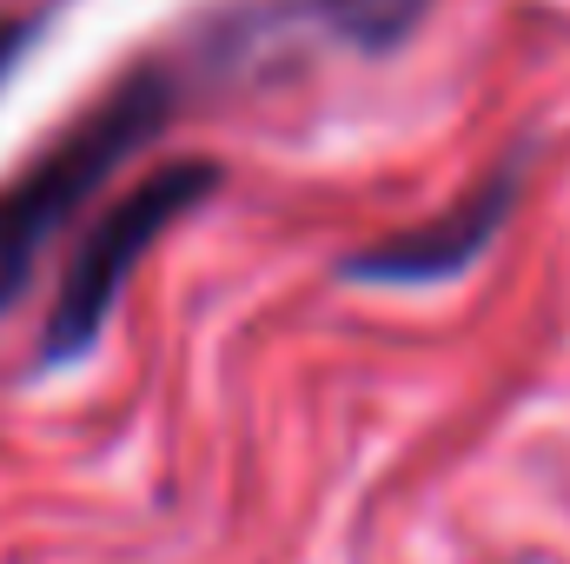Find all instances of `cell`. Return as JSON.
I'll list each match as a JSON object with an SVG mask.
<instances>
[{"mask_svg": "<svg viewBox=\"0 0 570 564\" xmlns=\"http://www.w3.org/2000/svg\"><path fill=\"white\" fill-rule=\"evenodd\" d=\"M518 193H524V153H511L498 173H484L438 220L405 226V233H385L379 246L345 253L338 260V280H352V285H444V280H458V273H471L498 246V233L518 213Z\"/></svg>", "mask_w": 570, "mask_h": 564, "instance_id": "3957f363", "label": "cell"}, {"mask_svg": "<svg viewBox=\"0 0 570 564\" xmlns=\"http://www.w3.org/2000/svg\"><path fill=\"white\" fill-rule=\"evenodd\" d=\"M33 47V20H20V13H0V87H7V74L20 67V54Z\"/></svg>", "mask_w": 570, "mask_h": 564, "instance_id": "5b68a950", "label": "cell"}, {"mask_svg": "<svg viewBox=\"0 0 570 564\" xmlns=\"http://www.w3.org/2000/svg\"><path fill=\"white\" fill-rule=\"evenodd\" d=\"M179 107V80L166 60H146L127 80H114L53 146H40L7 186H0V312L20 305L33 285L47 246L73 226V213L134 159L166 134Z\"/></svg>", "mask_w": 570, "mask_h": 564, "instance_id": "6da1fadb", "label": "cell"}, {"mask_svg": "<svg viewBox=\"0 0 570 564\" xmlns=\"http://www.w3.org/2000/svg\"><path fill=\"white\" fill-rule=\"evenodd\" d=\"M219 159H166V166H153L146 179H134L94 226H87V240L73 246V260H67V273H60V292H53V305H47V325H40V352H33V366L40 372H67V366H80L94 346H100V332H107V319H114V305H120V292L127 280L140 273V260L193 213V206H206L213 193H219Z\"/></svg>", "mask_w": 570, "mask_h": 564, "instance_id": "7a4b0ae2", "label": "cell"}, {"mask_svg": "<svg viewBox=\"0 0 570 564\" xmlns=\"http://www.w3.org/2000/svg\"><path fill=\"white\" fill-rule=\"evenodd\" d=\"M312 7H318V20H325L345 47H358V54H392V47H405L431 13V0H312Z\"/></svg>", "mask_w": 570, "mask_h": 564, "instance_id": "277c9868", "label": "cell"}]
</instances>
